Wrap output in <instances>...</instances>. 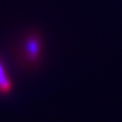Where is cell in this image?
<instances>
[{"mask_svg": "<svg viewBox=\"0 0 122 122\" xmlns=\"http://www.w3.org/2000/svg\"><path fill=\"white\" fill-rule=\"evenodd\" d=\"M13 89V82L9 76L8 70L0 58V94H8Z\"/></svg>", "mask_w": 122, "mask_h": 122, "instance_id": "obj_2", "label": "cell"}, {"mask_svg": "<svg viewBox=\"0 0 122 122\" xmlns=\"http://www.w3.org/2000/svg\"><path fill=\"white\" fill-rule=\"evenodd\" d=\"M42 56V38L38 33H30L21 46V58L26 64H36Z\"/></svg>", "mask_w": 122, "mask_h": 122, "instance_id": "obj_1", "label": "cell"}]
</instances>
